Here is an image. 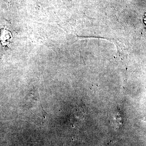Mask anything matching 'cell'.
<instances>
[{"label":"cell","instance_id":"6da1fadb","mask_svg":"<svg viewBox=\"0 0 146 146\" xmlns=\"http://www.w3.org/2000/svg\"><path fill=\"white\" fill-rule=\"evenodd\" d=\"M24 106L35 122L40 123H44L46 120L47 113L43 108L37 91H32L27 96Z\"/></svg>","mask_w":146,"mask_h":146}]
</instances>
